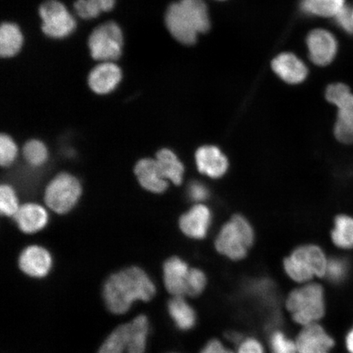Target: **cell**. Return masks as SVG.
<instances>
[{
	"instance_id": "cell-1",
	"label": "cell",
	"mask_w": 353,
	"mask_h": 353,
	"mask_svg": "<svg viewBox=\"0 0 353 353\" xmlns=\"http://www.w3.org/2000/svg\"><path fill=\"white\" fill-rule=\"evenodd\" d=\"M156 295V284L143 268L137 266L112 273L101 290L105 307L117 316L126 314L137 302L152 301Z\"/></svg>"
},
{
	"instance_id": "cell-2",
	"label": "cell",
	"mask_w": 353,
	"mask_h": 353,
	"mask_svg": "<svg viewBox=\"0 0 353 353\" xmlns=\"http://www.w3.org/2000/svg\"><path fill=\"white\" fill-rule=\"evenodd\" d=\"M285 305L296 323L303 326L317 323L325 314L323 287L308 283L295 289L287 297Z\"/></svg>"
},
{
	"instance_id": "cell-3",
	"label": "cell",
	"mask_w": 353,
	"mask_h": 353,
	"mask_svg": "<svg viewBox=\"0 0 353 353\" xmlns=\"http://www.w3.org/2000/svg\"><path fill=\"white\" fill-rule=\"evenodd\" d=\"M328 259L319 246L299 247L284 261V269L290 279L298 283H307L312 278L324 277Z\"/></svg>"
},
{
	"instance_id": "cell-4",
	"label": "cell",
	"mask_w": 353,
	"mask_h": 353,
	"mask_svg": "<svg viewBox=\"0 0 353 353\" xmlns=\"http://www.w3.org/2000/svg\"><path fill=\"white\" fill-rule=\"evenodd\" d=\"M254 241L250 223L243 216L236 215L221 229L215 247L219 254L237 261L245 257Z\"/></svg>"
},
{
	"instance_id": "cell-5",
	"label": "cell",
	"mask_w": 353,
	"mask_h": 353,
	"mask_svg": "<svg viewBox=\"0 0 353 353\" xmlns=\"http://www.w3.org/2000/svg\"><path fill=\"white\" fill-rule=\"evenodd\" d=\"M123 44L122 30L114 21H108L98 26L88 39V47L92 59L101 63L120 59Z\"/></svg>"
},
{
	"instance_id": "cell-6",
	"label": "cell",
	"mask_w": 353,
	"mask_h": 353,
	"mask_svg": "<svg viewBox=\"0 0 353 353\" xmlns=\"http://www.w3.org/2000/svg\"><path fill=\"white\" fill-rule=\"evenodd\" d=\"M325 98L336 105L338 117L334 125V136L344 144L353 143V94L343 83H334L327 88Z\"/></svg>"
},
{
	"instance_id": "cell-7",
	"label": "cell",
	"mask_w": 353,
	"mask_h": 353,
	"mask_svg": "<svg viewBox=\"0 0 353 353\" xmlns=\"http://www.w3.org/2000/svg\"><path fill=\"white\" fill-rule=\"evenodd\" d=\"M81 192V183L77 178L69 174H60L48 185L44 201L55 213L63 214L76 205Z\"/></svg>"
},
{
	"instance_id": "cell-8",
	"label": "cell",
	"mask_w": 353,
	"mask_h": 353,
	"mask_svg": "<svg viewBox=\"0 0 353 353\" xmlns=\"http://www.w3.org/2000/svg\"><path fill=\"white\" fill-rule=\"evenodd\" d=\"M42 30L47 37L54 39L68 37L77 28V21L57 0H48L39 7Z\"/></svg>"
},
{
	"instance_id": "cell-9",
	"label": "cell",
	"mask_w": 353,
	"mask_h": 353,
	"mask_svg": "<svg viewBox=\"0 0 353 353\" xmlns=\"http://www.w3.org/2000/svg\"><path fill=\"white\" fill-rule=\"evenodd\" d=\"M19 266L25 275L35 279H42L50 274L52 270V255L41 246L26 247L19 256Z\"/></svg>"
},
{
	"instance_id": "cell-10",
	"label": "cell",
	"mask_w": 353,
	"mask_h": 353,
	"mask_svg": "<svg viewBox=\"0 0 353 353\" xmlns=\"http://www.w3.org/2000/svg\"><path fill=\"white\" fill-rule=\"evenodd\" d=\"M165 24L170 34L179 42L190 46L196 41L197 30L179 2L172 3L168 8Z\"/></svg>"
},
{
	"instance_id": "cell-11",
	"label": "cell",
	"mask_w": 353,
	"mask_h": 353,
	"mask_svg": "<svg viewBox=\"0 0 353 353\" xmlns=\"http://www.w3.org/2000/svg\"><path fill=\"white\" fill-rule=\"evenodd\" d=\"M309 57L313 63L327 65L336 55L338 43L334 35L325 30L317 29L308 34Z\"/></svg>"
},
{
	"instance_id": "cell-12",
	"label": "cell",
	"mask_w": 353,
	"mask_h": 353,
	"mask_svg": "<svg viewBox=\"0 0 353 353\" xmlns=\"http://www.w3.org/2000/svg\"><path fill=\"white\" fill-rule=\"evenodd\" d=\"M299 353H330L334 339L321 325L303 326L296 341Z\"/></svg>"
},
{
	"instance_id": "cell-13",
	"label": "cell",
	"mask_w": 353,
	"mask_h": 353,
	"mask_svg": "<svg viewBox=\"0 0 353 353\" xmlns=\"http://www.w3.org/2000/svg\"><path fill=\"white\" fill-rule=\"evenodd\" d=\"M191 268L178 257L166 260L163 266V281L172 296H187L189 273Z\"/></svg>"
},
{
	"instance_id": "cell-14",
	"label": "cell",
	"mask_w": 353,
	"mask_h": 353,
	"mask_svg": "<svg viewBox=\"0 0 353 353\" xmlns=\"http://www.w3.org/2000/svg\"><path fill=\"white\" fill-rule=\"evenodd\" d=\"M121 79V70L114 61H103L91 70L88 81L96 94H107L118 86Z\"/></svg>"
},
{
	"instance_id": "cell-15",
	"label": "cell",
	"mask_w": 353,
	"mask_h": 353,
	"mask_svg": "<svg viewBox=\"0 0 353 353\" xmlns=\"http://www.w3.org/2000/svg\"><path fill=\"white\" fill-rule=\"evenodd\" d=\"M212 220L211 211L203 205L194 206L180 219V228L193 239H203L208 233Z\"/></svg>"
},
{
	"instance_id": "cell-16",
	"label": "cell",
	"mask_w": 353,
	"mask_h": 353,
	"mask_svg": "<svg viewBox=\"0 0 353 353\" xmlns=\"http://www.w3.org/2000/svg\"><path fill=\"white\" fill-rule=\"evenodd\" d=\"M196 161L199 171L210 178H221L228 169V158L214 145H204L199 148Z\"/></svg>"
},
{
	"instance_id": "cell-17",
	"label": "cell",
	"mask_w": 353,
	"mask_h": 353,
	"mask_svg": "<svg viewBox=\"0 0 353 353\" xmlns=\"http://www.w3.org/2000/svg\"><path fill=\"white\" fill-rule=\"evenodd\" d=\"M272 68L278 77L292 85L303 82L307 76L306 65L290 52L278 55L273 60Z\"/></svg>"
},
{
	"instance_id": "cell-18",
	"label": "cell",
	"mask_w": 353,
	"mask_h": 353,
	"mask_svg": "<svg viewBox=\"0 0 353 353\" xmlns=\"http://www.w3.org/2000/svg\"><path fill=\"white\" fill-rule=\"evenodd\" d=\"M135 174L142 187L154 193H162L168 188V180L163 176L156 160L143 159L135 166Z\"/></svg>"
},
{
	"instance_id": "cell-19",
	"label": "cell",
	"mask_w": 353,
	"mask_h": 353,
	"mask_svg": "<svg viewBox=\"0 0 353 353\" xmlns=\"http://www.w3.org/2000/svg\"><path fill=\"white\" fill-rule=\"evenodd\" d=\"M13 218L20 230L26 234L42 230L48 223L47 211L37 204H26L20 206Z\"/></svg>"
},
{
	"instance_id": "cell-20",
	"label": "cell",
	"mask_w": 353,
	"mask_h": 353,
	"mask_svg": "<svg viewBox=\"0 0 353 353\" xmlns=\"http://www.w3.org/2000/svg\"><path fill=\"white\" fill-rule=\"evenodd\" d=\"M168 313L176 328L188 331L195 327L196 313L185 297L173 296L167 304Z\"/></svg>"
},
{
	"instance_id": "cell-21",
	"label": "cell",
	"mask_w": 353,
	"mask_h": 353,
	"mask_svg": "<svg viewBox=\"0 0 353 353\" xmlns=\"http://www.w3.org/2000/svg\"><path fill=\"white\" fill-rule=\"evenodd\" d=\"M130 325L127 353L147 352L148 337L150 330H151L148 317L145 314L137 316L130 322Z\"/></svg>"
},
{
	"instance_id": "cell-22",
	"label": "cell",
	"mask_w": 353,
	"mask_h": 353,
	"mask_svg": "<svg viewBox=\"0 0 353 353\" xmlns=\"http://www.w3.org/2000/svg\"><path fill=\"white\" fill-rule=\"evenodd\" d=\"M23 43V37L19 26L10 22L0 28V55L11 57L19 54Z\"/></svg>"
},
{
	"instance_id": "cell-23",
	"label": "cell",
	"mask_w": 353,
	"mask_h": 353,
	"mask_svg": "<svg viewBox=\"0 0 353 353\" xmlns=\"http://www.w3.org/2000/svg\"><path fill=\"white\" fill-rule=\"evenodd\" d=\"M156 161L167 180L175 185L182 183L184 167L174 152L169 149H162L157 154Z\"/></svg>"
},
{
	"instance_id": "cell-24",
	"label": "cell",
	"mask_w": 353,
	"mask_h": 353,
	"mask_svg": "<svg viewBox=\"0 0 353 353\" xmlns=\"http://www.w3.org/2000/svg\"><path fill=\"white\" fill-rule=\"evenodd\" d=\"M130 330V322L117 325L101 344L98 353H127Z\"/></svg>"
},
{
	"instance_id": "cell-25",
	"label": "cell",
	"mask_w": 353,
	"mask_h": 353,
	"mask_svg": "<svg viewBox=\"0 0 353 353\" xmlns=\"http://www.w3.org/2000/svg\"><path fill=\"white\" fill-rule=\"evenodd\" d=\"M196 26L198 33L208 32L210 20L204 0H181L179 2Z\"/></svg>"
},
{
	"instance_id": "cell-26",
	"label": "cell",
	"mask_w": 353,
	"mask_h": 353,
	"mask_svg": "<svg viewBox=\"0 0 353 353\" xmlns=\"http://www.w3.org/2000/svg\"><path fill=\"white\" fill-rule=\"evenodd\" d=\"M331 238L339 248L353 249V218L347 215H339L334 220Z\"/></svg>"
},
{
	"instance_id": "cell-27",
	"label": "cell",
	"mask_w": 353,
	"mask_h": 353,
	"mask_svg": "<svg viewBox=\"0 0 353 353\" xmlns=\"http://www.w3.org/2000/svg\"><path fill=\"white\" fill-rule=\"evenodd\" d=\"M345 0H302L301 8L308 15L330 17L341 12Z\"/></svg>"
},
{
	"instance_id": "cell-28",
	"label": "cell",
	"mask_w": 353,
	"mask_h": 353,
	"mask_svg": "<svg viewBox=\"0 0 353 353\" xmlns=\"http://www.w3.org/2000/svg\"><path fill=\"white\" fill-rule=\"evenodd\" d=\"M23 157L29 165L34 167L41 166L48 159V150L41 141L30 140L24 145Z\"/></svg>"
},
{
	"instance_id": "cell-29",
	"label": "cell",
	"mask_w": 353,
	"mask_h": 353,
	"mask_svg": "<svg viewBox=\"0 0 353 353\" xmlns=\"http://www.w3.org/2000/svg\"><path fill=\"white\" fill-rule=\"evenodd\" d=\"M350 272V264L343 258H332L328 260L325 277L331 283L339 285L347 279Z\"/></svg>"
},
{
	"instance_id": "cell-30",
	"label": "cell",
	"mask_w": 353,
	"mask_h": 353,
	"mask_svg": "<svg viewBox=\"0 0 353 353\" xmlns=\"http://www.w3.org/2000/svg\"><path fill=\"white\" fill-rule=\"evenodd\" d=\"M19 207L14 190L8 185L3 184L0 188V211L2 215L14 216Z\"/></svg>"
},
{
	"instance_id": "cell-31",
	"label": "cell",
	"mask_w": 353,
	"mask_h": 353,
	"mask_svg": "<svg viewBox=\"0 0 353 353\" xmlns=\"http://www.w3.org/2000/svg\"><path fill=\"white\" fill-rule=\"evenodd\" d=\"M272 353H299L296 343L291 341L281 330H274L270 336Z\"/></svg>"
},
{
	"instance_id": "cell-32",
	"label": "cell",
	"mask_w": 353,
	"mask_h": 353,
	"mask_svg": "<svg viewBox=\"0 0 353 353\" xmlns=\"http://www.w3.org/2000/svg\"><path fill=\"white\" fill-rule=\"evenodd\" d=\"M207 277L198 268H191L189 273L187 296L196 297L203 293L207 285Z\"/></svg>"
},
{
	"instance_id": "cell-33",
	"label": "cell",
	"mask_w": 353,
	"mask_h": 353,
	"mask_svg": "<svg viewBox=\"0 0 353 353\" xmlns=\"http://www.w3.org/2000/svg\"><path fill=\"white\" fill-rule=\"evenodd\" d=\"M17 148L10 136L3 134L0 137V163L3 167L10 166L15 161Z\"/></svg>"
},
{
	"instance_id": "cell-34",
	"label": "cell",
	"mask_w": 353,
	"mask_h": 353,
	"mask_svg": "<svg viewBox=\"0 0 353 353\" xmlns=\"http://www.w3.org/2000/svg\"><path fill=\"white\" fill-rule=\"evenodd\" d=\"M74 11L83 19H92L99 17L101 11L100 7L92 0H77L74 4Z\"/></svg>"
},
{
	"instance_id": "cell-35",
	"label": "cell",
	"mask_w": 353,
	"mask_h": 353,
	"mask_svg": "<svg viewBox=\"0 0 353 353\" xmlns=\"http://www.w3.org/2000/svg\"><path fill=\"white\" fill-rule=\"evenodd\" d=\"M337 23L346 32L353 34V15L352 10L350 7L344 6L341 12L335 16Z\"/></svg>"
},
{
	"instance_id": "cell-36",
	"label": "cell",
	"mask_w": 353,
	"mask_h": 353,
	"mask_svg": "<svg viewBox=\"0 0 353 353\" xmlns=\"http://www.w3.org/2000/svg\"><path fill=\"white\" fill-rule=\"evenodd\" d=\"M209 189L205 184L200 182H193L189 185L188 196L193 201H203L208 199Z\"/></svg>"
},
{
	"instance_id": "cell-37",
	"label": "cell",
	"mask_w": 353,
	"mask_h": 353,
	"mask_svg": "<svg viewBox=\"0 0 353 353\" xmlns=\"http://www.w3.org/2000/svg\"><path fill=\"white\" fill-rule=\"evenodd\" d=\"M238 353H265L262 343L254 338L243 339Z\"/></svg>"
},
{
	"instance_id": "cell-38",
	"label": "cell",
	"mask_w": 353,
	"mask_h": 353,
	"mask_svg": "<svg viewBox=\"0 0 353 353\" xmlns=\"http://www.w3.org/2000/svg\"><path fill=\"white\" fill-rule=\"evenodd\" d=\"M201 353H234L223 345L218 339H213L207 343Z\"/></svg>"
},
{
	"instance_id": "cell-39",
	"label": "cell",
	"mask_w": 353,
	"mask_h": 353,
	"mask_svg": "<svg viewBox=\"0 0 353 353\" xmlns=\"http://www.w3.org/2000/svg\"><path fill=\"white\" fill-rule=\"evenodd\" d=\"M100 7L101 11L109 12L112 10L114 6L116 0H92Z\"/></svg>"
},
{
	"instance_id": "cell-40",
	"label": "cell",
	"mask_w": 353,
	"mask_h": 353,
	"mask_svg": "<svg viewBox=\"0 0 353 353\" xmlns=\"http://www.w3.org/2000/svg\"><path fill=\"white\" fill-rule=\"evenodd\" d=\"M345 345L347 352L353 353V326L346 335Z\"/></svg>"
},
{
	"instance_id": "cell-41",
	"label": "cell",
	"mask_w": 353,
	"mask_h": 353,
	"mask_svg": "<svg viewBox=\"0 0 353 353\" xmlns=\"http://www.w3.org/2000/svg\"><path fill=\"white\" fill-rule=\"evenodd\" d=\"M352 15H353V8H352Z\"/></svg>"
}]
</instances>
